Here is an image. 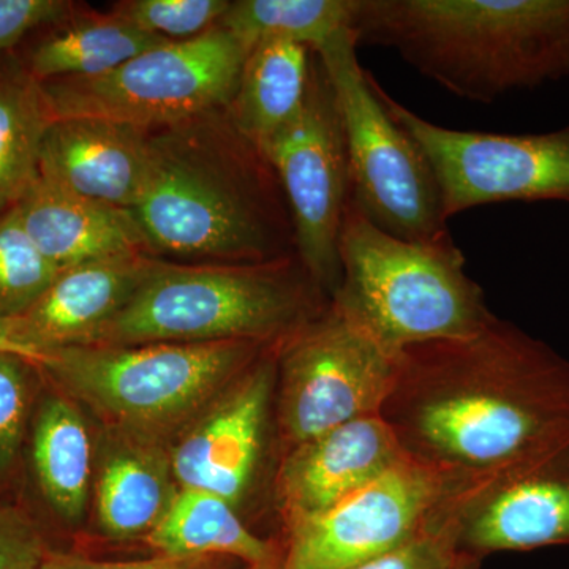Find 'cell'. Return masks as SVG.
<instances>
[{"label":"cell","instance_id":"1","mask_svg":"<svg viewBox=\"0 0 569 569\" xmlns=\"http://www.w3.org/2000/svg\"><path fill=\"white\" fill-rule=\"evenodd\" d=\"M380 417L411 459L481 478L569 432V359L496 316L402 348Z\"/></svg>","mask_w":569,"mask_h":569},{"label":"cell","instance_id":"2","mask_svg":"<svg viewBox=\"0 0 569 569\" xmlns=\"http://www.w3.org/2000/svg\"><path fill=\"white\" fill-rule=\"evenodd\" d=\"M351 33L468 102L569 78V0H355Z\"/></svg>","mask_w":569,"mask_h":569},{"label":"cell","instance_id":"3","mask_svg":"<svg viewBox=\"0 0 569 569\" xmlns=\"http://www.w3.org/2000/svg\"><path fill=\"white\" fill-rule=\"evenodd\" d=\"M153 164L133 209L151 250L258 264L288 257L290 213L263 156L238 132L212 148L194 134L152 137Z\"/></svg>","mask_w":569,"mask_h":569},{"label":"cell","instance_id":"4","mask_svg":"<svg viewBox=\"0 0 569 569\" xmlns=\"http://www.w3.org/2000/svg\"><path fill=\"white\" fill-rule=\"evenodd\" d=\"M329 299L296 254L258 264L153 261L132 299L92 343L250 340L277 346L320 313Z\"/></svg>","mask_w":569,"mask_h":569},{"label":"cell","instance_id":"5","mask_svg":"<svg viewBox=\"0 0 569 569\" xmlns=\"http://www.w3.org/2000/svg\"><path fill=\"white\" fill-rule=\"evenodd\" d=\"M339 263L332 305L391 353L473 335L496 317L451 236L432 242L397 238L370 222L351 198Z\"/></svg>","mask_w":569,"mask_h":569},{"label":"cell","instance_id":"6","mask_svg":"<svg viewBox=\"0 0 569 569\" xmlns=\"http://www.w3.org/2000/svg\"><path fill=\"white\" fill-rule=\"evenodd\" d=\"M268 347L250 340L69 346L51 348L40 370L104 421L152 432L197 413Z\"/></svg>","mask_w":569,"mask_h":569},{"label":"cell","instance_id":"7","mask_svg":"<svg viewBox=\"0 0 569 569\" xmlns=\"http://www.w3.org/2000/svg\"><path fill=\"white\" fill-rule=\"evenodd\" d=\"M350 29L316 54L335 89L350 164L351 201L380 230L415 242L448 238L440 189L413 138L391 118L359 62Z\"/></svg>","mask_w":569,"mask_h":569},{"label":"cell","instance_id":"8","mask_svg":"<svg viewBox=\"0 0 569 569\" xmlns=\"http://www.w3.org/2000/svg\"><path fill=\"white\" fill-rule=\"evenodd\" d=\"M250 48L220 26L141 52L96 78L43 82L54 119L96 118L146 130L182 127L233 99Z\"/></svg>","mask_w":569,"mask_h":569},{"label":"cell","instance_id":"9","mask_svg":"<svg viewBox=\"0 0 569 569\" xmlns=\"http://www.w3.org/2000/svg\"><path fill=\"white\" fill-rule=\"evenodd\" d=\"M396 355L328 306L277 343L274 418L280 456L336 427L377 417Z\"/></svg>","mask_w":569,"mask_h":569},{"label":"cell","instance_id":"10","mask_svg":"<svg viewBox=\"0 0 569 569\" xmlns=\"http://www.w3.org/2000/svg\"><path fill=\"white\" fill-rule=\"evenodd\" d=\"M385 107L436 174L445 219L478 206L569 203V127L549 133H488L427 121L378 84Z\"/></svg>","mask_w":569,"mask_h":569},{"label":"cell","instance_id":"11","mask_svg":"<svg viewBox=\"0 0 569 569\" xmlns=\"http://www.w3.org/2000/svg\"><path fill=\"white\" fill-rule=\"evenodd\" d=\"M287 198L296 257L331 298L351 198L350 164L335 89L316 54L305 107L263 152Z\"/></svg>","mask_w":569,"mask_h":569},{"label":"cell","instance_id":"12","mask_svg":"<svg viewBox=\"0 0 569 569\" xmlns=\"http://www.w3.org/2000/svg\"><path fill=\"white\" fill-rule=\"evenodd\" d=\"M468 481L407 456L336 508L284 531V569H348L399 548L437 526Z\"/></svg>","mask_w":569,"mask_h":569},{"label":"cell","instance_id":"13","mask_svg":"<svg viewBox=\"0 0 569 569\" xmlns=\"http://www.w3.org/2000/svg\"><path fill=\"white\" fill-rule=\"evenodd\" d=\"M463 556L569 546V432L485 477L471 479L451 508Z\"/></svg>","mask_w":569,"mask_h":569},{"label":"cell","instance_id":"14","mask_svg":"<svg viewBox=\"0 0 569 569\" xmlns=\"http://www.w3.org/2000/svg\"><path fill=\"white\" fill-rule=\"evenodd\" d=\"M276 376L277 346H271L216 397L171 456L179 488L204 490L239 507L260 467Z\"/></svg>","mask_w":569,"mask_h":569},{"label":"cell","instance_id":"15","mask_svg":"<svg viewBox=\"0 0 569 569\" xmlns=\"http://www.w3.org/2000/svg\"><path fill=\"white\" fill-rule=\"evenodd\" d=\"M407 458L380 415L336 427L280 456L274 496L283 529L318 518Z\"/></svg>","mask_w":569,"mask_h":569},{"label":"cell","instance_id":"16","mask_svg":"<svg viewBox=\"0 0 569 569\" xmlns=\"http://www.w3.org/2000/svg\"><path fill=\"white\" fill-rule=\"evenodd\" d=\"M153 164L152 137L127 123L54 119L41 144L39 176L71 193L133 211Z\"/></svg>","mask_w":569,"mask_h":569},{"label":"cell","instance_id":"17","mask_svg":"<svg viewBox=\"0 0 569 569\" xmlns=\"http://www.w3.org/2000/svg\"><path fill=\"white\" fill-rule=\"evenodd\" d=\"M13 211L33 244L59 271L151 250L133 211L71 193L41 176Z\"/></svg>","mask_w":569,"mask_h":569},{"label":"cell","instance_id":"18","mask_svg":"<svg viewBox=\"0 0 569 569\" xmlns=\"http://www.w3.org/2000/svg\"><path fill=\"white\" fill-rule=\"evenodd\" d=\"M153 260L123 254L63 269L43 296L20 316L39 346H89L127 306Z\"/></svg>","mask_w":569,"mask_h":569},{"label":"cell","instance_id":"19","mask_svg":"<svg viewBox=\"0 0 569 569\" xmlns=\"http://www.w3.org/2000/svg\"><path fill=\"white\" fill-rule=\"evenodd\" d=\"M313 56L305 44L279 39L250 48L228 108L236 132L261 156L305 107Z\"/></svg>","mask_w":569,"mask_h":569},{"label":"cell","instance_id":"20","mask_svg":"<svg viewBox=\"0 0 569 569\" xmlns=\"http://www.w3.org/2000/svg\"><path fill=\"white\" fill-rule=\"evenodd\" d=\"M149 545L168 559L222 557L246 567L271 559L282 545L253 533L230 501L204 490H176Z\"/></svg>","mask_w":569,"mask_h":569},{"label":"cell","instance_id":"21","mask_svg":"<svg viewBox=\"0 0 569 569\" xmlns=\"http://www.w3.org/2000/svg\"><path fill=\"white\" fill-rule=\"evenodd\" d=\"M170 43L118 14H77L51 28L22 62L40 82L96 78L141 52Z\"/></svg>","mask_w":569,"mask_h":569},{"label":"cell","instance_id":"22","mask_svg":"<svg viewBox=\"0 0 569 569\" xmlns=\"http://www.w3.org/2000/svg\"><path fill=\"white\" fill-rule=\"evenodd\" d=\"M32 458L41 492L61 518L78 522L84 515L92 478V447L78 408L50 397L33 429Z\"/></svg>","mask_w":569,"mask_h":569},{"label":"cell","instance_id":"23","mask_svg":"<svg viewBox=\"0 0 569 569\" xmlns=\"http://www.w3.org/2000/svg\"><path fill=\"white\" fill-rule=\"evenodd\" d=\"M52 122L43 82L22 62L0 67V216L39 178L41 144Z\"/></svg>","mask_w":569,"mask_h":569},{"label":"cell","instance_id":"24","mask_svg":"<svg viewBox=\"0 0 569 569\" xmlns=\"http://www.w3.org/2000/svg\"><path fill=\"white\" fill-rule=\"evenodd\" d=\"M176 490L162 459L148 451H119L104 463L97 515L108 537H141L156 529Z\"/></svg>","mask_w":569,"mask_h":569},{"label":"cell","instance_id":"25","mask_svg":"<svg viewBox=\"0 0 569 569\" xmlns=\"http://www.w3.org/2000/svg\"><path fill=\"white\" fill-rule=\"evenodd\" d=\"M355 0H236L219 21L247 47L279 39L321 50L337 33L351 31Z\"/></svg>","mask_w":569,"mask_h":569},{"label":"cell","instance_id":"26","mask_svg":"<svg viewBox=\"0 0 569 569\" xmlns=\"http://www.w3.org/2000/svg\"><path fill=\"white\" fill-rule=\"evenodd\" d=\"M59 269L40 252L13 208L0 216V316L20 317L54 282Z\"/></svg>","mask_w":569,"mask_h":569},{"label":"cell","instance_id":"27","mask_svg":"<svg viewBox=\"0 0 569 569\" xmlns=\"http://www.w3.org/2000/svg\"><path fill=\"white\" fill-rule=\"evenodd\" d=\"M230 3V0H126L116 3L112 13L151 36L183 41L216 28Z\"/></svg>","mask_w":569,"mask_h":569},{"label":"cell","instance_id":"28","mask_svg":"<svg viewBox=\"0 0 569 569\" xmlns=\"http://www.w3.org/2000/svg\"><path fill=\"white\" fill-rule=\"evenodd\" d=\"M463 553L451 511L437 526L403 542L399 548L348 569H456Z\"/></svg>","mask_w":569,"mask_h":569},{"label":"cell","instance_id":"29","mask_svg":"<svg viewBox=\"0 0 569 569\" xmlns=\"http://www.w3.org/2000/svg\"><path fill=\"white\" fill-rule=\"evenodd\" d=\"M31 367L21 359L0 356V471L13 463L24 436Z\"/></svg>","mask_w":569,"mask_h":569},{"label":"cell","instance_id":"30","mask_svg":"<svg viewBox=\"0 0 569 569\" xmlns=\"http://www.w3.org/2000/svg\"><path fill=\"white\" fill-rule=\"evenodd\" d=\"M77 13L69 0H0V56L6 54L29 32L54 28Z\"/></svg>","mask_w":569,"mask_h":569},{"label":"cell","instance_id":"31","mask_svg":"<svg viewBox=\"0 0 569 569\" xmlns=\"http://www.w3.org/2000/svg\"><path fill=\"white\" fill-rule=\"evenodd\" d=\"M43 542L31 522L0 507V569H40Z\"/></svg>","mask_w":569,"mask_h":569},{"label":"cell","instance_id":"32","mask_svg":"<svg viewBox=\"0 0 569 569\" xmlns=\"http://www.w3.org/2000/svg\"><path fill=\"white\" fill-rule=\"evenodd\" d=\"M234 561L222 559V557H211V559L160 557V559L144 561H96L81 559V557L51 556L44 557L40 569H233L230 563Z\"/></svg>","mask_w":569,"mask_h":569},{"label":"cell","instance_id":"33","mask_svg":"<svg viewBox=\"0 0 569 569\" xmlns=\"http://www.w3.org/2000/svg\"><path fill=\"white\" fill-rule=\"evenodd\" d=\"M50 351L39 346L28 335L20 317L0 316V356H11L28 362L36 369H41Z\"/></svg>","mask_w":569,"mask_h":569},{"label":"cell","instance_id":"34","mask_svg":"<svg viewBox=\"0 0 569 569\" xmlns=\"http://www.w3.org/2000/svg\"><path fill=\"white\" fill-rule=\"evenodd\" d=\"M246 569H284V548L277 550L271 559L261 561V563L253 565V567H247Z\"/></svg>","mask_w":569,"mask_h":569},{"label":"cell","instance_id":"35","mask_svg":"<svg viewBox=\"0 0 569 569\" xmlns=\"http://www.w3.org/2000/svg\"><path fill=\"white\" fill-rule=\"evenodd\" d=\"M481 560L473 559V557L463 556L462 560L459 561L456 569H481Z\"/></svg>","mask_w":569,"mask_h":569}]
</instances>
